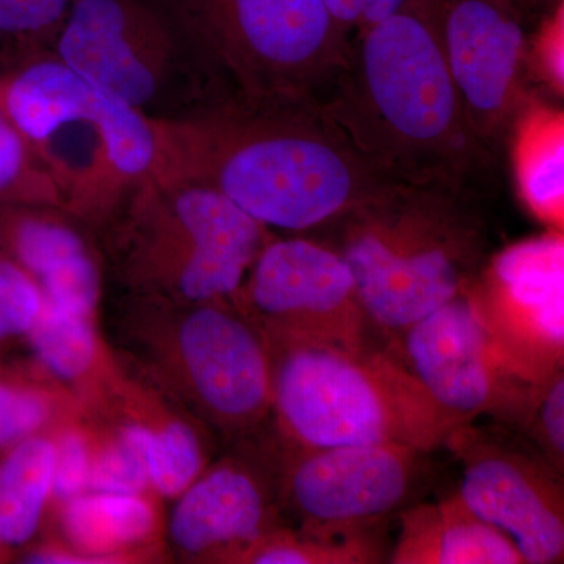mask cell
<instances>
[{"instance_id": "1", "label": "cell", "mask_w": 564, "mask_h": 564, "mask_svg": "<svg viewBox=\"0 0 564 564\" xmlns=\"http://www.w3.org/2000/svg\"><path fill=\"white\" fill-rule=\"evenodd\" d=\"M170 180L231 199L269 229L329 228L393 182L317 104L229 99L166 118Z\"/></svg>"}, {"instance_id": "2", "label": "cell", "mask_w": 564, "mask_h": 564, "mask_svg": "<svg viewBox=\"0 0 564 564\" xmlns=\"http://www.w3.org/2000/svg\"><path fill=\"white\" fill-rule=\"evenodd\" d=\"M321 107L364 158L399 184L458 192L488 159L445 62L436 0H406L356 35Z\"/></svg>"}, {"instance_id": "3", "label": "cell", "mask_w": 564, "mask_h": 564, "mask_svg": "<svg viewBox=\"0 0 564 564\" xmlns=\"http://www.w3.org/2000/svg\"><path fill=\"white\" fill-rule=\"evenodd\" d=\"M0 113L46 166L65 210L88 228L101 229L143 182L169 181L166 118L111 98L52 52L0 73Z\"/></svg>"}, {"instance_id": "4", "label": "cell", "mask_w": 564, "mask_h": 564, "mask_svg": "<svg viewBox=\"0 0 564 564\" xmlns=\"http://www.w3.org/2000/svg\"><path fill=\"white\" fill-rule=\"evenodd\" d=\"M329 228L367 328L386 343L467 291L484 267V225L456 192L393 184Z\"/></svg>"}, {"instance_id": "5", "label": "cell", "mask_w": 564, "mask_h": 564, "mask_svg": "<svg viewBox=\"0 0 564 564\" xmlns=\"http://www.w3.org/2000/svg\"><path fill=\"white\" fill-rule=\"evenodd\" d=\"M135 372L214 432L245 440L272 415L273 359L261 328L232 302L131 296L118 325Z\"/></svg>"}, {"instance_id": "6", "label": "cell", "mask_w": 564, "mask_h": 564, "mask_svg": "<svg viewBox=\"0 0 564 564\" xmlns=\"http://www.w3.org/2000/svg\"><path fill=\"white\" fill-rule=\"evenodd\" d=\"M274 436L302 447L392 444L432 454L464 423L388 351L272 345Z\"/></svg>"}, {"instance_id": "7", "label": "cell", "mask_w": 564, "mask_h": 564, "mask_svg": "<svg viewBox=\"0 0 564 564\" xmlns=\"http://www.w3.org/2000/svg\"><path fill=\"white\" fill-rule=\"evenodd\" d=\"M101 229L129 295L181 303L234 299L273 237L221 193L182 181L143 182Z\"/></svg>"}, {"instance_id": "8", "label": "cell", "mask_w": 564, "mask_h": 564, "mask_svg": "<svg viewBox=\"0 0 564 564\" xmlns=\"http://www.w3.org/2000/svg\"><path fill=\"white\" fill-rule=\"evenodd\" d=\"M203 62L262 106L325 101L351 40L323 0H165Z\"/></svg>"}, {"instance_id": "9", "label": "cell", "mask_w": 564, "mask_h": 564, "mask_svg": "<svg viewBox=\"0 0 564 564\" xmlns=\"http://www.w3.org/2000/svg\"><path fill=\"white\" fill-rule=\"evenodd\" d=\"M52 54L154 118H176L193 63L203 61L165 0H70Z\"/></svg>"}, {"instance_id": "10", "label": "cell", "mask_w": 564, "mask_h": 564, "mask_svg": "<svg viewBox=\"0 0 564 564\" xmlns=\"http://www.w3.org/2000/svg\"><path fill=\"white\" fill-rule=\"evenodd\" d=\"M425 456L403 445L302 447L274 436L259 458L281 514L296 525L358 527L378 524L408 507Z\"/></svg>"}, {"instance_id": "11", "label": "cell", "mask_w": 564, "mask_h": 564, "mask_svg": "<svg viewBox=\"0 0 564 564\" xmlns=\"http://www.w3.org/2000/svg\"><path fill=\"white\" fill-rule=\"evenodd\" d=\"M383 350L464 425L489 415L524 429L547 383H530L508 362L467 291L408 326Z\"/></svg>"}, {"instance_id": "12", "label": "cell", "mask_w": 564, "mask_h": 564, "mask_svg": "<svg viewBox=\"0 0 564 564\" xmlns=\"http://www.w3.org/2000/svg\"><path fill=\"white\" fill-rule=\"evenodd\" d=\"M232 302L261 328L270 347L313 344L347 351L367 347L369 328L355 278L329 245L273 236Z\"/></svg>"}, {"instance_id": "13", "label": "cell", "mask_w": 564, "mask_h": 564, "mask_svg": "<svg viewBox=\"0 0 564 564\" xmlns=\"http://www.w3.org/2000/svg\"><path fill=\"white\" fill-rule=\"evenodd\" d=\"M478 317L508 362L543 386L563 370V231L505 248L467 288Z\"/></svg>"}, {"instance_id": "14", "label": "cell", "mask_w": 564, "mask_h": 564, "mask_svg": "<svg viewBox=\"0 0 564 564\" xmlns=\"http://www.w3.org/2000/svg\"><path fill=\"white\" fill-rule=\"evenodd\" d=\"M441 43L470 131L491 150L532 101L529 39L508 0H436Z\"/></svg>"}, {"instance_id": "15", "label": "cell", "mask_w": 564, "mask_h": 564, "mask_svg": "<svg viewBox=\"0 0 564 564\" xmlns=\"http://www.w3.org/2000/svg\"><path fill=\"white\" fill-rule=\"evenodd\" d=\"M447 447L462 463L459 497L513 541L524 564L563 563V474L536 452L459 426Z\"/></svg>"}, {"instance_id": "16", "label": "cell", "mask_w": 564, "mask_h": 564, "mask_svg": "<svg viewBox=\"0 0 564 564\" xmlns=\"http://www.w3.org/2000/svg\"><path fill=\"white\" fill-rule=\"evenodd\" d=\"M282 522L272 478L259 455L226 456L177 496L169 536L192 562L245 564Z\"/></svg>"}, {"instance_id": "17", "label": "cell", "mask_w": 564, "mask_h": 564, "mask_svg": "<svg viewBox=\"0 0 564 564\" xmlns=\"http://www.w3.org/2000/svg\"><path fill=\"white\" fill-rule=\"evenodd\" d=\"M82 225L62 207L0 206V251L31 274L47 303L98 317L102 263Z\"/></svg>"}, {"instance_id": "18", "label": "cell", "mask_w": 564, "mask_h": 564, "mask_svg": "<svg viewBox=\"0 0 564 564\" xmlns=\"http://www.w3.org/2000/svg\"><path fill=\"white\" fill-rule=\"evenodd\" d=\"M93 411L135 445L155 496H180L210 464L209 429L129 372Z\"/></svg>"}, {"instance_id": "19", "label": "cell", "mask_w": 564, "mask_h": 564, "mask_svg": "<svg viewBox=\"0 0 564 564\" xmlns=\"http://www.w3.org/2000/svg\"><path fill=\"white\" fill-rule=\"evenodd\" d=\"M389 563L524 564L510 538L464 503L459 494L404 508Z\"/></svg>"}, {"instance_id": "20", "label": "cell", "mask_w": 564, "mask_h": 564, "mask_svg": "<svg viewBox=\"0 0 564 564\" xmlns=\"http://www.w3.org/2000/svg\"><path fill=\"white\" fill-rule=\"evenodd\" d=\"M24 339L41 369L68 389L84 410L101 403L124 380L126 369L104 343L96 317L70 313L44 300Z\"/></svg>"}, {"instance_id": "21", "label": "cell", "mask_w": 564, "mask_h": 564, "mask_svg": "<svg viewBox=\"0 0 564 564\" xmlns=\"http://www.w3.org/2000/svg\"><path fill=\"white\" fill-rule=\"evenodd\" d=\"M154 494L88 491L61 503L66 547L87 563L129 562L154 544L161 519Z\"/></svg>"}, {"instance_id": "22", "label": "cell", "mask_w": 564, "mask_h": 564, "mask_svg": "<svg viewBox=\"0 0 564 564\" xmlns=\"http://www.w3.org/2000/svg\"><path fill=\"white\" fill-rule=\"evenodd\" d=\"M519 195L530 212L554 231L564 223V118L562 111L529 102L513 131Z\"/></svg>"}, {"instance_id": "23", "label": "cell", "mask_w": 564, "mask_h": 564, "mask_svg": "<svg viewBox=\"0 0 564 564\" xmlns=\"http://www.w3.org/2000/svg\"><path fill=\"white\" fill-rule=\"evenodd\" d=\"M54 440L41 433L0 454V551L13 556L39 534L52 502Z\"/></svg>"}, {"instance_id": "24", "label": "cell", "mask_w": 564, "mask_h": 564, "mask_svg": "<svg viewBox=\"0 0 564 564\" xmlns=\"http://www.w3.org/2000/svg\"><path fill=\"white\" fill-rule=\"evenodd\" d=\"M84 406L46 370L0 362V454L14 445L50 433Z\"/></svg>"}, {"instance_id": "25", "label": "cell", "mask_w": 564, "mask_h": 564, "mask_svg": "<svg viewBox=\"0 0 564 564\" xmlns=\"http://www.w3.org/2000/svg\"><path fill=\"white\" fill-rule=\"evenodd\" d=\"M375 525L274 527L245 564H373L384 562Z\"/></svg>"}, {"instance_id": "26", "label": "cell", "mask_w": 564, "mask_h": 564, "mask_svg": "<svg viewBox=\"0 0 564 564\" xmlns=\"http://www.w3.org/2000/svg\"><path fill=\"white\" fill-rule=\"evenodd\" d=\"M0 206L62 207L61 188L29 141L0 113Z\"/></svg>"}, {"instance_id": "27", "label": "cell", "mask_w": 564, "mask_h": 564, "mask_svg": "<svg viewBox=\"0 0 564 564\" xmlns=\"http://www.w3.org/2000/svg\"><path fill=\"white\" fill-rule=\"evenodd\" d=\"M90 491L109 494H154L147 466L135 445L110 422L93 426Z\"/></svg>"}, {"instance_id": "28", "label": "cell", "mask_w": 564, "mask_h": 564, "mask_svg": "<svg viewBox=\"0 0 564 564\" xmlns=\"http://www.w3.org/2000/svg\"><path fill=\"white\" fill-rule=\"evenodd\" d=\"M54 440V481L52 500L58 505L90 491L95 433L82 422L80 413L66 419L52 432Z\"/></svg>"}, {"instance_id": "29", "label": "cell", "mask_w": 564, "mask_h": 564, "mask_svg": "<svg viewBox=\"0 0 564 564\" xmlns=\"http://www.w3.org/2000/svg\"><path fill=\"white\" fill-rule=\"evenodd\" d=\"M69 7L70 0H0V35L44 51L61 32Z\"/></svg>"}, {"instance_id": "30", "label": "cell", "mask_w": 564, "mask_h": 564, "mask_svg": "<svg viewBox=\"0 0 564 564\" xmlns=\"http://www.w3.org/2000/svg\"><path fill=\"white\" fill-rule=\"evenodd\" d=\"M43 304V292L31 274L0 251V323L11 339L28 336Z\"/></svg>"}, {"instance_id": "31", "label": "cell", "mask_w": 564, "mask_h": 564, "mask_svg": "<svg viewBox=\"0 0 564 564\" xmlns=\"http://www.w3.org/2000/svg\"><path fill=\"white\" fill-rule=\"evenodd\" d=\"M533 451L555 470L564 469V372L560 370L541 388L524 425Z\"/></svg>"}, {"instance_id": "32", "label": "cell", "mask_w": 564, "mask_h": 564, "mask_svg": "<svg viewBox=\"0 0 564 564\" xmlns=\"http://www.w3.org/2000/svg\"><path fill=\"white\" fill-rule=\"evenodd\" d=\"M529 69L556 95L564 90V2L545 11L538 32L529 40Z\"/></svg>"}, {"instance_id": "33", "label": "cell", "mask_w": 564, "mask_h": 564, "mask_svg": "<svg viewBox=\"0 0 564 564\" xmlns=\"http://www.w3.org/2000/svg\"><path fill=\"white\" fill-rule=\"evenodd\" d=\"M406 0H323L329 17L348 36L369 31L388 20Z\"/></svg>"}, {"instance_id": "34", "label": "cell", "mask_w": 564, "mask_h": 564, "mask_svg": "<svg viewBox=\"0 0 564 564\" xmlns=\"http://www.w3.org/2000/svg\"><path fill=\"white\" fill-rule=\"evenodd\" d=\"M530 7L532 9H536V7H541L545 11L551 10L552 7H555L556 3L563 2V0H529Z\"/></svg>"}, {"instance_id": "35", "label": "cell", "mask_w": 564, "mask_h": 564, "mask_svg": "<svg viewBox=\"0 0 564 564\" xmlns=\"http://www.w3.org/2000/svg\"><path fill=\"white\" fill-rule=\"evenodd\" d=\"M508 2H510L511 6L516 7V9L519 11L524 9H532V7H530L529 0H508Z\"/></svg>"}, {"instance_id": "36", "label": "cell", "mask_w": 564, "mask_h": 564, "mask_svg": "<svg viewBox=\"0 0 564 564\" xmlns=\"http://www.w3.org/2000/svg\"><path fill=\"white\" fill-rule=\"evenodd\" d=\"M10 334L7 332L6 328H3L2 323H0V344L7 343V340H10Z\"/></svg>"}, {"instance_id": "37", "label": "cell", "mask_w": 564, "mask_h": 564, "mask_svg": "<svg viewBox=\"0 0 564 564\" xmlns=\"http://www.w3.org/2000/svg\"><path fill=\"white\" fill-rule=\"evenodd\" d=\"M7 558H11V555L6 554V552L0 551V563L7 562Z\"/></svg>"}]
</instances>
